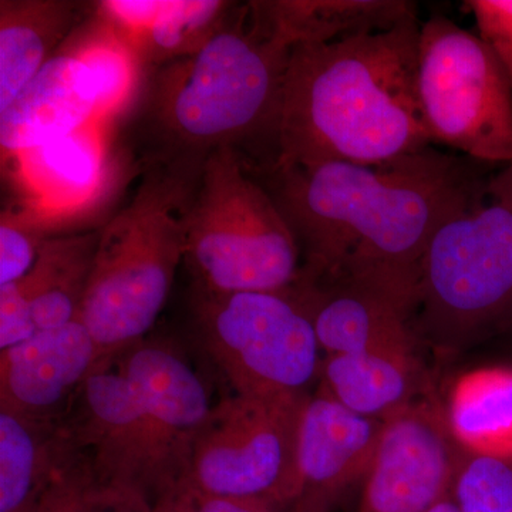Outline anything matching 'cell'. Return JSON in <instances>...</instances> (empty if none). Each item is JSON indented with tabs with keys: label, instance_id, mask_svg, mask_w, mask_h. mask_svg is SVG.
<instances>
[{
	"label": "cell",
	"instance_id": "cell-1",
	"mask_svg": "<svg viewBox=\"0 0 512 512\" xmlns=\"http://www.w3.org/2000/svg\"><path fill=\"white\" fill-rule=\"evenodd\" d=\"M488 165L427 147L379 164L332 161L252 175L298 242L299 278L355 279L419 302L434 232Z\"/></svg>",
	"mask_w": 512,
	"mask_h": 512
},
{
	"label": "cell",
	"instance_id": "cell-2",
	"mask_svg": "<svg viewBox=\"0 0 512 512\" xmlns=\"http://www.w3.org/2000/svg\"><path fill=\"white\" fill-rule=\"evenodd\" d=\"M420 29L416 19L387 32L293 47L272 168L379 164L431 147L420 104Z\"/></svg>",
	"mask_w": 512,
	"mask_h": 512
},
{
	"label": "cell",
	"instance_id": "cell-3",
	"mask_svg": "<svg viewBox=\"0 0 512 512\" xmlns=\"http://www.w3.org/2000/svg\"><path fill=\"white\" fill-rule=\"evenodd\" d=\"M289 55L245 3L200 52L157 67L137 114L147 167L201 171L228 148L252 174L271 170Z\"/></svg>",
	"mask_w": 512,
	"mask_h": 512
},
{
	"label": "cell",
	"instance_id": "cell-4",
	"mask_svg": "<svg viewBox=\"0 0 512 512\" xmlns=\"http://www.w3.org/2000/svg\"><path fill=\"white\" fill-rule=\"evenodd\" d=\"M201 171L146 167L131 200L103 228L79 319L99 367L143 340L167 303L187 249V218Z\"/></svg>",
	"mask_w": 512,
	"mask_h": 512
},
{
	"label": "cell",
	"instance_id": "cell-5",
	"mask_svg": "<svg viewBox=\"0 0 512 512\" xmlns=\"http://www.w3.org/2000/svg\"><path fill=\"white\" fill-rule=\"evenodd\" d=\"M416 330L453 355L512 332V163L490 164L421 261Z\"/></svg>",
	"mask_w": 512,
	"mask_h": 512
},
{
	"label": "cell",
	"instance_id": "cell-6",
	"mask_svg": "<svg viewBox=\"0 0 512 512\" xmlns=\"http://www.w3.org/2000/svg\"><path fill=\"white\" fill-rule=\"evenodd\" d=\"M185 261L210 295L286 291L301 275L291 228L264 185L228 148L202 165L188 211Z\"/></svg>",
	"mask_w": 512,
	"mask_h": 512
},
{
	"label": "cell",
	"instance_id": "cell-7",
	"mask_svg": "<svg viewBox=\"0 0 512 512\" xmlns=\"http://www.w3.org/2000/svg\"><path fill=\"white\" fill-rule=\"evenodd\" d=\"M202 345L235 394H308L323 359L308 311L291 289L202 293L197 305Z\"/></svg>",
	"mask_w": 512,
	"mask_h": 512
},
{
	"label": "cell",
	"instance_id": "cell-8",
	"mask_svg": "<svg viewBox=\"0 0 512 512\" xmlns=\"http://www.w3.org/2000/svg\"><path fill=\"white\" fill-rule=\"evenodd\" d=\"M419 93L431 144L480 163H512V84L480 37L444 16L423 23Z\"/></svg>",
	"mask_w": 512,
	"mask_h": 512
},
{
	"label": "cell",
	"instance_id": "cell-9",
	"mask_svg": "<svg viewBox=\"0 0 512 512\" xmlns=\"http://www.w3.org/2000/svg\"><path fill=\"white\" fill-rule=\"evenodd\" d=\"M308 394H235L212 406L181 480L205 493L291 507L298 485L299 424Z\"/></svg>",
	"mask_w": 512,
	"mask_h": 512
},
{
	"label": "cell",
	"instance_id": "cell-10",
	"mask_svg": "<svg viewBox=\"0 0 512 512\" xmlns=\"http://www.w3.org/2000/svg\"><path fill=\"white\" fill-rule=\"evenodd\" d=\"M463 454L444 413L427 400L389 414L359 512H429L453 494Z\"/></svg>",
	"mask_w": 512,
	"mask_h": 512
},
{
	"label": "cell",
	"instance_id": "cell-11",
	"mask_svg": "<svg viewBox=\"0 0 512 512\" xmlns=\"http://www.w3.org/2000/svg\"><path fill=\"white\" fill-rule=\"evenodd\" d=\"M76 423L67 443L86 450L99 487L157 495L165 488L156 439L133 386L120 369L100 366L79 390Z\"/></svg>",
	"mask_w": 512,
	"mask_h": 512
},
{
	"label": "cell",
	"instance_id": "cell-12",
	"mask_svg": "<svg viewBox=\"0 0 512 512\" xmlns=\"http://www.w3.org/2000/svg\"><path fill=\"white\" fill-rule=\"evenodd\" d=\"M382 420L340 404L322 386L306 396L299 424L298 485L289 512H330L365 483Z\"/></svg>",
	"mask_w": 512,
	"mask_h": 512
},
{
	"label": "cell",
	"instance_id": "cell-13",
	"mask_svg": "<svg viewBox=\"0 0 512 512\" xmlns=\"http://www.w3.org/2000/svg\"><path fill=\"white\" fill-rule=\"evenodd\" d=\"M121 355L120 372L153 430L167 490L184 477L192 444L211 413L210 397L200 376L171 346L140 340Z\"/></svg>",
	"mask_w": 512,
	"mask_h": 512
},
{
	"label": "cell",
	"instance_id": "cell-14",
	"mask_svg": "<svg viewBox=\"0 0 512 512\" xmlns=\"http://www.w3.org/2000/svg\"><path fill=\"white\" fill-rule=\"evenodd\" d=\"M289 289L311 316L326 356L423 345L412 296L348 278H299Z\"/></svg>",
	"mask_w": 512,
	"mask_h": 512
},
{
	"label": "cell",
	"instance_id": "cell-15",
	"mask_svg": "<svg viewBox=\"0 0 512 512\" xmlns=\"http://www.w3.org/2000/svg\"><path fill=\"white\" fill-rule=\"evenodd\" d=\"M99 367V350L79 318L39 330L0 352V410L49 423Z\"/></svg>",
	"mask_w": 512,
	"mask_h": 512
},
{
	"label": "cell",
	"instance_id": "cell-16",
	"mask_svg": "<svg viewBox=\"0 0 512 512\" xmlns=\"http://www.w3.org/2000/svg\"><path fill=\"white\" fill-rule=\"evenodd\" d=\"M97 117V90L92 73L64 47L8 106L0 109L2 161L20 151L56 140Z\"/></svg>",
	"mask_w": 512,
	"mask_h": 512
},
{
	"label": "cell",
	"instance_id": "cell-17",
	"mask_svg": "<svg viewBox=\"0 0 512 512\" xmlns=\"http://www.w3.org/2000/svg\"><path fill=\"white\" fill-rule=\"evenodd\" d=\"M237 3L221 0H106L96 15L130 46L141 66L195 55L217 35Z\"/></svg>",
	"mask_w": 512,
	"mask_h": 512
},
{
	"label": "cell",
	"instance_id": "cell-18",
	"mask_svg": "<svg viewBox=\"0 0 512 512\" xmlns=\"http://www.w3.org/2000/svg\"><path fill=\"white\" fill-rule=\"evenodd\" d=\"M106 121L94 119L49 143L20 151L12 158L29 205L62 217L97 197L106 175Z\"/></svg>",
	"mask_w": 512,
	"mask_h": 512
},
{
	"label": "cell",
	"instance_id": "cell-19",
	"mask_svg": "<svg viewBox=\"0 0 512 512\" xmlns=\"http://www.w3.org/2000/svg\"><path fill=\"white\" fill-rule=\"evenodd\" d=\"M266 35L292 50L387 32L419 19L409 0H261L248 2Z\"/></svg>",
	"mask_w": 512,
	"mask_h": 512
},
{
	"label": "cell",
	"instance_id": "cell-20",
	"mask_svg": "<svg viewBox=\"0 0 512 512\" xmlns=\"http://www.w3.org/2000/svg\"><path fill=\"white\" fill-rule=\"evenodd\" d=\"M420 346L328 355L323 359L319 384L352 412L383 420L419 400L426 384Z\"/></svg>",
	"mask_w": 512,
	"mask_h": 512
},
{
	"label": "cell",
	"instance_id": "cell-21",
	"mask_svg": "<svg viewBox=\"0 0 512 512\" xmlns=\"http://www.w3.org/2000/svg\"><path fill=\"white\" fill-rule=\"evenodd\" d=\"M83 8L62 0L0 2V109L80 28Z\"/></svg>",
	"mask_w": 512,
	"mask_h": 512
},
{
	"label": "cell",
	"instance_id": "cell-22",
	"mask_svg": "<svg viewBox=\"0 0 512 512\" xmlns=\"http://www.w3.org/2000/svg\"><path fill=\"white\" fill-rule=\"evenodd\" d=\"M99 235L90 231L46 239L28 274L8 284L25 303L37 332L79 318Z\"/></svg>",
	"mask_w": 512,
	"mask_h": 512
},
{
	"label": "cell",
	"instance_id": "cell-23",
	"mask_svg": "<svg viewBox=\"0 0 512 512\" xmlns=\"http://www.w3.org/2000/svg\"><path fill=\"white\" fill-rule=\"evenodd\" d=\"M443 413L464 450L512 456V369L488 367L461 376Z\"/></svg>",
	"mask_w": 512,
	"mask_h": 512
},
{
	"label": "cell",
	"instance_id": "cell-24",
	"mask_svg": "<svg viewBox=\"0 0 512 512\" xmlns=\"http://www.w3.org/2000/svg\"><path fill=\"white\" fill-rule=\"evenodd\" d=\"M50 423L0 410V512H32L67 450Z\"/></svg>",
	"mask_w": 512,
	"mask_h": 512
},
{
	"label": "cell",
	"instance_id": "cell-25",
	"mask_svg": "<svg viewBox=\"0 0 512 512\" xmlns=\"http://www.w3.org/2000/svg\"><path fill=\"white\" fill-rule=\"evenodd\" d=\"M96 18L67 50L92 73L97 90L96 119L107 123L130 103L141 63L130 46L104 20Z\"/></svg>",
	"mask_w": 512,
	"mask_h": 512
},
{
	"label": "cell",
	"instance_id": "cell-26",
	"mask_svg": "<svg viewBox=\"0 0 512 512\" xmlns=\"http://www.w3.org/2000/svg\"><path fill=\"white\" fill-rule=\"evenodd\" d=\"M451 497L461 512H512V456L464 450Z\"/></svg>",
	"mask_w": 512,
	"mask_h": 512
},
{
	"label": "cell",
	"instance_id": "cell-27",
	"mask_svg": "<svg viewBox=\"0 0 512 512\" xmlns=\"http://www.w3.org/2000/svg\"><path fill=\"white\" fill-rule=\"evenodd\" d=\"M49 215L28 204L25 210L2 211L0 220V286L20 281L35 265L52 224Z\"/></svg>",
	"mask_w": 512,
	"mask_h": 512
},
{
	"label": "cell",
	"instance_id": "cell-28",
	"mask_svg": "<svg viewBox=\"0 0 512 512\" xmlns=\"http://www.w3.org/2000/svg\"><path fill=\"white\" fill-rule=\"evenodd\" d=\"M93 485L86 458L69 447L32 512H89Z\"/></svg>",
	"mask_w": 512,
	"mask_h": 512
},
{
	"label": "cell",
	"instance_id": "cell-29",
	"mask_svg": "<svg viewBox=\"0 0 512 512\" xmlns=\"http://www.w3.org/2000/svg\"><path fill=\"white\" fill-rule=\"evenodd\" d=\"M278 505L261 498L205 493L180 480L156 497L153 512H276Z\"/></svg>",
	"mask_w": 512,
	"mask_h": 512
},
{
	"label": "cell",
	"instance_id": "cell-30",
	"mask_svg": "<svg viewBox=\"0 0 512 512\" xmlns=\"http://www.w3.org/2000/svg\"><path fill=\"white\" fill-rule=\"evenodd\" d=\"M463 8L476 19L477 36L491 50L512 84V0H467Z\"/></svg>",
	"mask_w": 512,
	"mask_h": 512
},
{
	"label": "cell",
	"instance_id": "cell-31",
	"mask_svg": "<svg viewBox=\"0 0 512 512\" xmlns=\"http://www.w3.org/2000/svg\"><path fill=\"white\" fill-rule=\"evenodd\" d=\"M89 512H153V504L138 491L99 487L94 483Z\"/></svg>",
	"mask_w": 512,
	"mask_h": 512
},
{
	"label": "cell",
	"instance_id": "cell-32",
	"mask_svg": "<svg viewBox=\"0 0 512 512\" xmlns=\"http://www.w3.org/2000/svg\"><path fill=\"white\" fill-rule=\"evenodd\" d=\"M429 512H461L460 508L453 500V497H448L446 500L441 501L436 507L431 508Z\"/></svg>",
	"mask_w": 512,
	"mask_h": 512
}]
</instances>
